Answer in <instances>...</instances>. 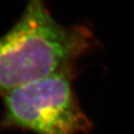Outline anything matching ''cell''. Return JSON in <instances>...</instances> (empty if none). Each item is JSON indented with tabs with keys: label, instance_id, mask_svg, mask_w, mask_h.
<instances>
[{
	"label": "cell",
	"instance_id": "cell-2",
	"mask_svg": "<svg viewBox=\"0 0 134 134\" xmlns=\"http://www.w3.org/2000/svg\"><path fill=\"white\" fill-rule=\"evenodd\" d=\"M76 75L73 67L5 93L0 128L34 134L88 133L93 124L74 90Z\"/></svg>",
	"mask_w": 134,
	"mask_h": 134
},
{
	"label": "cell",
	"instance_id": "cell-1",
	"mask_svg": "<svg viewBox=\"0 0 134 134\" xmlns=\"http://www.w3.org/2000/svg\"><path fill=\"white\" fill-rule=\"evenodd\" d=\"M99 46L84 24L64 26L46 0H26L20 18L0 36V96L14 88L75 66Z\"/></svg>",
	"mask_w": 134,
	"mask_h": 134
}]
</instances>
